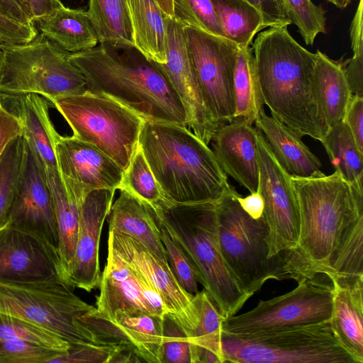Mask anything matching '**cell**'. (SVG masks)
Instances as JSON below:
<instances>
[{
    "label": "cell",
    "mask_w": 363,
    "mask_h": 363,
    "mask_svg": "<svg viewBox=\"0 0 363 363\" xmlns=\"http://www.w3.org/2000/svg\"><path fill=\"white\" fill-rule=\"evenodd\" d=\"M190 342L179 325L168 314L162 317V363H191Z\"/></svg>",
    "instance_id": "cell-43"
},
{
    "label": "cell",
    "mask_w": 363,
    "mask_h": 363,
    "mask_svg": "<svg viewBox=\"0 0 363 363\" xmlns=\"http://www.w3.org/2000/svg\"><path fill=\"white\" fill-rule=\"evenodd\" d=\"M157 222L160 228L161 239L171 269L182 286L189 293L195 295L199 291L198 284L203 285L201 275L180 243L167 231L164 225L158 220Z\"/></svg>",
    "instance_id": "cell-39"
},
{
    "label": "cell",
    "mask_w": 363,
    "mask_h": 363,
    "mask_svg": "<svg viewBox=\"0 0 363 363\" xmlns=\"http://www.w3.org/2000/svg\"><path fill=\"white\" fill-rule=\"evenodd\" d=\"M138 146L174 203H216L235 189L212 150L186 126L145 120Z\"/></svg>",
    "instance_id": "cell-4"
},
{
    "label": "cell",
    "mask_w": 363,
    "mask_h": 363,
    "mask_svg": "<svg viewBox=\"0 0 363 363\" xmlns=\"http://www.w3.org/2000/svg\"><path fill=\"white\" fill-rule=\"evenodd\" d=\"M118 189L125 190L154 209L174 203L163 194L139 146L123 172Z\"/></svg>",
    "instance_id": "cell-35"
},
{
    "label": "cell",
    "mask_w": 363,
    "mask_h": 363,
    "mask_svg": "<svg viewBox=\"0 0 363 363\" xmlns=\"http://www.w3.org/2000/svg\"><path fill=\"white\" fill-rule=\"evenodd\" d=\"M107 215L108 230L129 236L168 262L160 228L153 208L124 189Z\"/></svg>",
    "instance_id": "cell-25"
},
{
    "label": "cell",
    "mask_w": 363,
    "mask_h": 363,
    "mask_svg": "<svg viewBox=\"0 0 363 363\" xmlns=\"http://www.w3.org/2000/svg\"><path fill=\"white\" fill-rule=\"evenodd\" d=\"M334 336L355 363H363V277L331 278Z\"/></svg>",
    "instance_id": "cell-23"
},
{
    "label": "cell",
    "mask_w": 363,
    "mask_h": 363,
    "mask_svg": "<svg viewBox=\"0 0 363 363\" xmlns=\"http://www.w3.org/2000/svg\"><path fill=\"white\" fill-rule=\"evenodd\" d=\"M108 246L133 270L142 276L160 296L167 313L179 325L188 339L199 325L194 295L179 284L165 262L135 239L108 230Z\"/></svg>",
    "instance_id": "cell-15"
},
{
    "label": "cell",
    "mask_w": 363,
    "mask_h": 363,
    "mask_svg": "<svg viewBox=\"0 0 363 363\" xmlns=\"http://www.w3.org/2000/svg\"><path fill=\"white\" fill-rule=\"evenodd\" d=\"M237 199L242 208L252 218L258 219L262 216L264 201L258 191L255 193H250V195L245 197H242L239 194Z\"/></svg>",
    "instance_id": "cell-50"
},
{
    "label": "cell",
    "mask_w": 363,
    "mask_h": 363,
    "mask_svg": "<svg viewBox=\"0 0 363 363\" xmlns=\"http://www.w3.org/2000/svg\"><path fill=\"white\" fill-rule=\"evenodd\" d=\"M99 286L95 308L101 315L112 316L124 312L162 318L167 313L156 291L108 246L107 262Z\"/></svg>",
    "instance_id": "cell-20"
},
{
    "label": "cell",
    "mask_w": 363,
    "mask_h": 363,
    "mask_svg": "<svg viewBox=\"0 0 363 363\" xmlns=\"http://www.w3.org/2000/svg\"><path fill=\"white\" fill-rule=\"evenodd\" d=\"M27 12L34 21L63 5L60 0H24Z\"/></svg>",
    "instance_id": "cell-49"
},
{
    "label": "cell",
    "mask_w": 363,
    "mask_h": 363,
    "mask_svg": "<svg viewBox=\"0 0 363 363\" xmlns=\"http://www.w3.org/2000/svg\"><path fill=\"white\" fill-rule=\"evenodd\" d=\"M0 13L21 23L27 26H35L25 10L13 0H0Z\"/></svg>",
    "instance_id": "cell-51"
},
{
    "label": "cell",
    "mask_w": 363,
    "mask_h": 363,
    "mask_svg": "<svg viewBox=\"0 0 363 363\" xmlns=\"http://www.w3.org/2000/svg\"><path fill=\"white\" fill-rule=\"evenodd\" d=\"M72 288L62 280L29 283L0 281V313L48 329L70 345H96L91 332L80 321L95 307L77 296Z\"/></svg>",
    "instance_id": "cell-10"
},
{
    "label": "cell",
    "mask_w": 363,
    "mask_h": 363,
    "mask_svg": "<svg viewBox=\"0 0 363 363\" xmlns=\"http://www.w3.org/2000/svg\"><path fill=\"white\" fill-rule=\"evenodd\" d=\"M23 151V137L15 138L0 159V229L5 225L7 213L18 179Z\"/></svg>",
    "instance_id": "cell-38"
},
{
    "label": "cell",
    "mask_w": 363,
    "mask_h": 363,
    "mask_svg": "<svg viewBox=\"0 0 363 363\" xmlns=\"http://www.w3.org/2000/svg\"><path fill=\"white\" fill-rule=\"evenodd\" d=\"M234 189L215 203L220 249L239 288L248 297L269 279L298 280L291 252L269 257L264 218H252L240 206Z\"/></svg>",
    "instance_id": "cell-5"
},
{
    "label": "cell",
    "mask_w": 363,
    "mask_h": 363,
    "mask_svg": "<svg viewBox=\"0 0 363 363\" xmlns=\"http://www.w3.org/2000/svg\"><path fill=\"white\" fill-rule=\"evenodd\" d=\"M255 124L279 164L291 177L307 178L323 173L318 157L304 144L301 137L287 126L264 111Z\"/></svg>",
    "instance_id": "cell-24"
},
{
    "label": "cell",
    "mask_w": 363,
    "mask_h": 363,
    "mask_svg": "<svg viewBox=\"0 0 363 363\" xmlns=\"http://www.w3.org/2000/svg\"><path fill=\"white\" fill-rule=\"evenodd\" d=\"M194 303L198 310L200 320L194 336L189 341L190 344L214 353L220 360L222 323L225 318L204 289L194 295Z\"/></svg>",
    "instance_id": "cell-36"
},
{
    "label": "cell",
    "mask_w": 363,
    "mask_h": 363,
    "mask_svg": "<svg viewBox=\"0 0 363 363\" xmlns=\"http://www.w3.org/2000/svg\"><path fill=\"white\" fill-rule=\"evenodd\" d=\"M115 191L106 189L92 190L80 202L77 239L68 274V283L73 288L90 292L99 286L100 237Z\"/></svg>",
    "instance_id": "cell-21"
},
{
    "label": "cell",
    "mask_w": 363,
    "mask_h": 363,
    "mask_svg": "<svg viewBox=\"0 0 363 363\" xmlns=\"http://www.w3.org/2000/svg\"><path fill=\"white\" fill-rule=\"evenodd\" d=\"M113 347L96 345H70L50 363H109Z\"/></svg>",
    "instance_id": "cell-45"
},
{
    "label": "cell",
    "mask_w": 363,
    "mask_h": 363,
    "mask_svg": "<svg viewBox=\"0 0 363 363\" xmlns=\"http://www.w3.org/2000/svg\"><path fill=\"white\" fill-rule=\"evenodd\" d=\"M291 23L295 24L305 43L313 45L319 33H326L325 11L311 0H282Z\"/></svg>",
    "instance_id": "cell-40"
},
{
    "label": "cell",
    "mask_w": 363,
    "mask_h": 363,
    "mask_svg": "<svg viewBox=\"0 0 363 363\" xmlns=\"http://www.w3.org/2000/svg\"><path fill=\"white\" fill-rule=\"evenodd\" d=\"M75 138L90 144L124 171L138 147L144 119L116 100L88 90L51 102Z\"/></svg>",
    "instance_id": "cell-9"
},
{
    "label": "cell",
    "mask_w": 363,
    "mask_h": 363,
    "mask_svg": "<svg viewBox=\"0 0 363 363\" xmlns=\"http://www.w3.org/2000/svg\"><path fill=\"white\" fill-rule=\"evenodd\" d=\"M235 115L233 121L253 125L264 111L256 72L252 48H239L234 73Z\"/></svg>",
    "instance_id": "cell-31"
},
{
    "label": "cell",
    "mask_w": 363,
    "mask_h": 363,
    "mask_svg": "<svg viewBox=\"0 0 363 363\" xmlns=\"http://www.w3.org/2000/svg\"><path fill=\"white\" fill-rule=\"evenodd\" d=\"M211 2L225 38L239 48L250 47L255 34L264 28L259 11L245 0H211Z\"/></svg>",
    "instance_id": "cell-34"
},
{
    "label": "cell",
    "mask_w": 363,
    "mask_h": 363,
    "mask_svg": "<svg viewBox=\"0 0 363 363\" xmlns=\"http://www.w3.org/2000/svg\"><path fill=\"white\" fill-rule=\"evenodd\" d=\"M134 47L159 64L166 62V15L154 0H125Z\"/></svg>",
    "instance_id": "cell-28"
},
{
    "label": "cell",
    "mask_w": 363,
    "mask_h": 363,
    "mask_svg": "<svg viewBox=\"0 0 363 363\" xmlns=\"http://www.w3.org/2000/svg\"><path fill=\"white\" fill-rule=\"evenodd\" d=\"M80 321L96 345L113 348L109 363H162V318L124 312L105 316L94 308Z\"/></svg>",
    "instance_id": "cell-14"
},
{
    "label": "cell",
    "mask_w": 363,
    "mask_h": 363,
    "mask_svg": "<svg viewBox=\"0 0 363 363\" xmlns=\"http://www.w3.org/2000/svg\"><path fill=\"white\" fill-rule=\"evenodd\" d=\"M363 0H359L351 23L350 35L353 55L342 62L344 73L352 95L363 96Z\"/></svg>",
    "instance_id": "cell-42"
},
{
    "label": "cell",
    "mask_w": 363,
    "mask_h": 363,
    "mask_svg": "<svg viewBox=\"0 0 363 363\" xmlns=\"http://www.w3.org/2000/svg\"><path fill=\"white\" fill-rule=\"evenodd\" d=\"M328 2L333 4L336 7L344 9H345L351 2L352 0H327Z\"/></svg>",
    "instance_id": "cell-52"
},
{
    "label": "cell",
    "mask_w": 363,
    "mask_h": 363,
    "mask_svg": "<svg viewBox=\"0 0 363 363\" xmlns=\"http://www.w3.org/2000/svg\"><path fill=\"white\" fill-rule=\"evenodd\" d=\"M166 62L156 63L185 108L188 128L206 145L218 128L209 114L199 89L187 50L184 24L166 16Z\"/></svg>",
    "instance_id": "cell-17"
},
{
    "label": "cell",
    "mask_w": 363,
    "mask_h": 363,
    "mask_svg": "<svg viewBox=\"0 0 363 363\" xmlns=\"http://www.w3.org/2000/svg\"><path fill=\"white\" fill-rule=\"evenodd\" d=\"M321 143L335 171L354 187L363 189V152L345 123L341 121L330 128Z\"/></svg>",
    "instance_id": "cell-33"
},
{
    "label": "cell",
    "mask_w": 363,
    "mask_h": 363,
    "mask_svg": "<svg viewBox=\"0 0 363 363\" xmlns=\"http://www.w3.org/2000/svg\"><path fill=\"white\" fill-rule=\"evenodd\" d=\"M261 14L262 26L267 27H284L291 24L288 18L282 0H245Z\"/></svg>",
    "instance_id": "cell-46"
},
{
    "label": "cell",
    "mask_w": 363,
    "mask_h": 363,
    "mask_svg": "<svg viewBox=\"0 0 363 363\" xmlns=\"http://www.w3.org/2000/svg\"><path fill=\"white\" fill-rule=\"evenodd\" d=\"M159 223L180 243L203 281V289L225 319L250 298L231 277L221 255L215 203H177L154 209Z\"/></svg>",
    "instance_id": "cell-6"
},
{
    "label": "cell",
    "mask_w": 363,
    "mask_h": 363,
    "mask_svg": "<svg viewBox=\"0 0 363 363\" xmlns=\"http://www.w3.org/2000/svg\"><path fill=\"white\" fill-rule=\"evenodd\" d=\"M15 2H16L18 4H19L24 10L25 11L28 13L27 12V10H26V5H25V2H24V0H13ZM29 16V15H28ZM30 17V16H29Z\"/></svg>",
    "instance_id": "cell-53"
},
{
    "label": "cell",
    "mask_w": 363,
    "mask_h": 363,
    "mask_svg": "<svg viewBox=\"0 0 363 363\" xmlns=\"http://www.w3.org/2000/svg\"><path fill=\"white\" fill-rule=\"evenodd\" d=\"M55 152L65 186L81 201L95 189H118L124 170L95 147L57 135Z\"/></svg>",
    "instance_id": "cell-19"
},
{
    "label": "cell",
    "mask_w": 363,
    "mask_h": 363,
    "mask_svg": "<svg viewBox=\"0 0 363 363\" xmlns=\"http://www.w3.org/2000/svg\"><path fill=\"white\" fill-rule=\"evenodd\" d=\"M38 28L48 39L74 53L96 46L99 38L87 11L64 5L36 18Z\"/></svg>",
    "instance_id": "cell-27"
},
{
    "label": "cell",
    "mask_w": 363,
    "mask_h": 363,
    "mask_svg": "<svg viewBox=\"0 0 363 363\" xmlns=\"http://www.w3.org/2000/svg\"><path fill=\"white\" fill-rule=\"evenodd\" d=\"M292 291L269 300H261L252 310L225 319L222 332L241 335L328 322L333 286L324 274L298 281Z\"/></svg>",
    "instance_id": "cell-11"
},
{
    "label": "cell",
    "mask_w": 363,
    "mask_h": 363,
    "mask_svg": "<svg viewBox=\"0 0 363 363\" xmlns=\"http://www.w3.org/2000/svg\"><path fill=\"white\" fill-rule=\"evenodd\" d=\"M6 97V96L0 94V105L4 102Z\"/></svg>",
    "instance_id": "cell-54"
},
{
    "label": "cell",
    "mask_w": 363,
    "mask_h": 363,
    "mask_svg": "<svg viewBox=\"0 0 363 363\" xmlns=\"http://www.w3.org/2000/svg\"><path fill=\"white\" fill-rule=\"evenodd\" d=\"M82 72L89 91L108 96L144 120L188 127L185 108L156 63L135 47L106 43L69 53Z\"/></svg>",
    "instance_id": "cell-3"
},
{
    "label": "cell",
    "mask_w": 363,
    "mask_h": 363,
    "mask_svg": "<svg viewBox=\"0 0 363 363\" xmlns=\"http://www.w3.org/2000/svg\"><path fill=\"white\" fill-rule=\"evenodd\" d=\"M57 280L66 282L58 250L29 232L7 226L0 229V281Z\"/></svg>",
    "instance_id": "cell-18"
},
{
    "label": "cell",
    "mask_w": 363,
    "mask_h": 363,
    "mask_svg": "<svg viewBox=\"0 0 363 363\" xmlns=\"http://www.w3.org/2000/svg\"><path fill=\"white\" fill-rule=\"evenodd\" d=\"M357 147L363 152V96L352 95L343 120Z\"/></svg>",
    "instance_id": "cell-47"
},
{
    "label": "cell",
    "mask_w": 363,
    "mask_h": 363,
    "mask_svg": "<svg viewBox=\"0 0 363 363\" xmlns=\"http://www.w3.org/2000/svg\"><path fill=\"white\" fill-rule=\"evenodd\" d=\"M20 135L22 128L18 118L3 102L0 105V159L8 145Z\"/></svg>",
    "instance_id": "cell-48"
},
{
    "label": "cell",
    "mask_w": 363,
    "mask_h": 363,
    "mask_svg": "<svg viewBox=\"0 0 363 363\" xmlns=\"http://www.w3.org/2000/svg\"><path fill=\"white\" fill-rule=\"evenodd\" d=\"M0 340L24 341L66 352L70 345L53 332L24 319L0 313Z\"/></svg>",
    "instance_id": "cell-37"
},
{
    "label": "cell",
    "mask_w": 363,
    "mask_h": 363,
    "mask_svg": "<svg viewBox=\"0 0 363 363\" xmlns=\"http://www.w3.org/2000/svg\"><path fill=\"white\" fill-rule=\"evenodd\" d=\"M174 17L185 26L225 38L211 0H174Z\"/></svg>",
    "instance_id": "cell-41"
},
{
    "label": "cell",
    "mask_w": 363,
    "mask_h": 363,
    "mask_svg": "<svg viewBox=\"0 0 363 363\" xmlns=\"http://www.w3.org/2000/svg\"><path fill=\"white\" fill-rule=\"evenodd\" d=\"M64 50L43 33L23 43L0 42V94H36L55 99L87 91L81 70Z\"/></svg>",
    "instance_id": "cell-7"
},
{
    "label": "cell",
    "mask_w": 363,
    "mask_h": 363,
    "mask_svg": "<svg viewBox=\"0 0 363 363\" xmlns=\"http://www.w3.org/2000/svg\"><path fill=\"white\" fill-rule=\"evenodd\" d=\"M314 69V86L319 106L328 128L343 120L352 96L342 62L331 60L318 50Z\"/></svg>",
    "instance_id": "cell-29"
},
{
    "label": "cell",
    "mask_w": 363,
    "mask_h": 363,
    "mask_svg": "<svg viewBox=\"0 0 363 363\" xmlns=\"http://www.w3.org/2000/svg\"><path fill=\"white\" fill-rule=\"evenodd\" d=\"M252 48L262 99L272 117L301 138L321 143L329 128L315 91L316 54L298 43L287 26L259 33Z\"/></svg>",
    "instance_id": "cell-2"
},
{
    "label": "cell",
    "mask_w": 363,
    "mask_h": 363,
    "mask_svg": "<svg viewBox=\"0 0 363 363\" xmlns=\"http://www.w3.org/2000/svg\"><path fill=\"white\" fill-rule=\"evenodd\" d=\"M257 135L252 125L233 121L219 125L210 142L225 174L250 193L257 192L259 185Z\"/></svg>",
    "instance_id": "cell-22"
},
{
    "label": "cell",
    "mask_w": 363,
    "mask_h": 363,
    "mask_svg": "<svg viewBox=\"0 0 363 363\" xmlns=\"http://www.w3.org/2000/svg\"><path fill=\"white\" fill-rule=\"evenodd\" d=\"M87 13L100 43L134 47L125 0H89Z\"/></svg>",
    "instance_id": "cell-32"
},
{
    "label": "cell",
    "mask_w": 363,
    "mask_h": 363,
    "mask_svg": "<svg viewBox=\"0 0 363 363\" xmlns=\"http://www.w3.org/2000/svg\"><path fill=\"white\" fill-rule=\"evenodd\" d=\"M14 112L18 118L22 135L45 169H59L55 140L59 134L49 115V101L40 95L16 96Z\"/></svg>",
    "instance_id": "cell-26"
},
{
    "label": "cell",
    "mask_w": 363,
    "mask_h": 363,
    "mask_svg": "<svg viewBox=\"0 0 363 363\" xmlns=\"http://www.w3.org/2000/svg\"><path fill=\"white\" fill-rule=\"evenodd\" d=\"M220 363H355L330 322L235 335L222 332Z\"/></svg>",
    "instance_id": "cell-8"
},
{
    "label": "cell",
    "mask_w": 363,
    "mask_h": 363,
    "mask_svg": "<svg viewBox=\"0 0 363 363\" xmlns=\"http://www.w3.org/2000/svg\"><path fill=\"white\" fill-rule=\"evenodd\" d=\"M4 226L33 233L58 250L57 224L45 168L24 138L18 179Z\"/></svg>",
    "instance_id": "cell-16"
},
{
    "label": "cell",
    "mask_w": 363,
    "mask_h": 363,
    "mask_svg": "<svg viewBox=\"0 0 363 363\" xmlns=\"http://www.w3.org/2000/svg\"><path fill=\"white\" fill-rule=\"evenodd\" d=\"M62 353L28 342L0 340V363H50Z\"/></svg>",
    "instance_id": "cell-44"
},
{
    "label": "cell",
    "mask_w": 363,
    "mask_h": 363,
    "mask_svg": "<svg viewBox=\"0 0 363 363\" xmlns=\"http://www.w3.org/2000/svg\"><path fill=\"white\" fill-rule=\"evenodd\" d=\"M189 59L204 103L218 127L235 115L234 73L239 51L232 41L184 25Z\"/></svg>",
    "instance_id": "cell-12"
},
{
    "label": "cell",
    "mask_w": 363,
    "mask_h": 363,
    "mask_svg": "<svg viewBox=\"0 0 363 363\" xmlns=\"http://www.w3.org/2000/svg\"><path fill=\"white\" fill-rule=\"evenodd\" d=\"M291 179L300 213L293 255L304 276L363 277V189L336 171Z\"/></svg>",
    "instance_id": "cell-1"
},
{
    "label": "cell",
    "mask_w": 363,
    "mask_h": 363,
    "mask_svg": "<svg viewBox=\"0 0 363 363\" xmlns=\"http://www.w3.org/2000/svg\"><path fill=\"white\" fill-rule=\"evenodd\" d=\"M257 130L258 191L264 201L263 217L268 228L271 258L297 248L300 213L291 177L281 167L262 133Z\"/></svg>",
    "instance_id": "cell-13"
},
{
    "label": "cell",
    "mask_w": 363,
    "mask_h": 363,
    "mask_svg": "<svg viewBox=\"0 0 363 363\" xmlns=\"http://www.w3.org/2000/svg\"><path fill=\"white\" fill-rule=\"evenodd\" d=\"M45 171L57 224L59 255L65 281L69 284L68 274L77 239L81 201L65 186L59 169H45Z\"/></svg>",
    "instance_id": "cell-30"
}]
</instances>
